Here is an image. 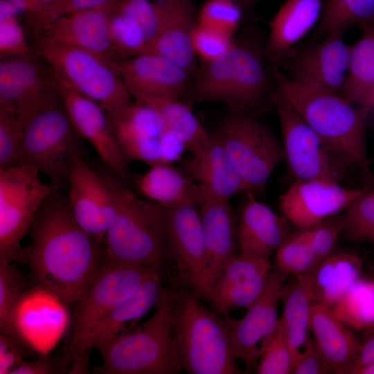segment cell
Segmentation results:
<instances>
[{
  "label": "cell",
  "mask_w": 374,
  "mask_h": 374,
  "mask_svg": "<svg viewBox=\"0 0 374 374\" xmlns=\"http://www.w3.org/2000/svg\"><path fill=\"white\" fill-rule=\"evenodd\" d=\"M28 233L31 244L26 263L36 285L66 304L75 303L103 260V244L78 225L60 189L43 202Z\"/></svg>",
  "instance_id": "cell-1"
},
{
  "label": "cell",
  "mask_w": 374,
  "mask_h": 374,
  "mask_svg": "<svg viewBox=\"0 0 374 374\" xmlns=\"http://www.w3.org/2000/svg\"><path fill=\"white\" fill-rule=\"evenodd\" d=\"M276 91L298 112L328 145L374 184L366 142L369 110L349 102L341 95L312 89L274 71Z\"/></svg>",
  "instance_id": "cell-2"
},
{
  "label": "cell",
  "mask_w": 374,
  "mask_h": 374,
  "mask_svg": "<svg viewBox=\"0 0 374 374\" xmlns=\"http://www.w3.org/2000/svg\"><path fill=\"white\" fill-rule=\"evenodd\" d=\"M265 57L257 38L242 36L223 55L203 63L189 89L190 99L223 103L231 111L257 110L271 87Z\"/></svg>",
  "instance_id": "cell-3"
},
{
  "label": "cell",
  "mask_w": 374,
  "mask_h": 374,
  "mask_svg": "<svg viewBox=\"0 0 374 374\" xmlns=\"http://www.w3.org/2000/svg\"><path fill=\"white\" fill-rule=\"evenodd\" d=\"M181 285L172 289V328L182 368L190 374H238L226 319Z\"/></svg>",
  "instance_id": "cell-4"
},
{
  "label": "cell",
  "mask_w": 374,
  "mask_h": 374,
  "mask_svg": "<svg viewBox=\"0 0 374 374\" xmlns=\"http://www.w3.org/2000/svg\"><path fill=\"white\" fill-rule=\"evenodd\" d=\"M117 199L116 215L103 241L105 255L128 265L152 267L167 256L163 217L166 208L133 193L107 168L98 170Z\"/></svg>",
  "instance_id": "cell-5"
},
{
  "label": "cell",
  "mask_w": 374,
  "mask_h": 374,
  "mask_svg": "<svg viewBox=\"0 0 374 374\" xmlns=\"http://www.w3.org/2000/svg\"><path fill=\"white\" fill-rule=\"evenodd\" d=\"M172 292L165 289L147 321L96 348L103 364L94 373L175 374L183 369L172 328Z\"/></svg>",
  "instance_id": "cell-6"
},
{
  "label": "cell",
  "mask_w": 374,
  "mask_h": 374,
  "mask_svg": "<svg viewBox=\"0 0 374 374\" xmlns=\"http://www.w3.org/2000/svg\"><path fill=\"white\" fill-rule=\"evenodd\" d=\"M84 139L63 103L42 111L25 125L13 166L35 168L48 177L54 189L68 188L73 166L86 155Z\"/></svg>",
  "instance_id": "cell-7"
},
{
  "label": "cell",
  "mask_w": 374,
  "mask_h": 374,
  "mask_svg": "<svg viewBox=\"0 0 374 374\" xmlns=\"http://www.w3.org/2000/svg\"><path fill=\"white\" fill-rule=\"evenodd\" d=\"M37 53L53 69L58 80L99 104L106 113L121 109L132 97L109 58L84 49L37 37Z\"/></svg>",
  "instance_id": "cell-8"
},
{
  "label": "cell",
  "mask_w": 374,
  "mask_h": 374,
  "mask_svg": "<svg viewBox=\"0 0 374 374\" xmlns=\"http://www.w3.org/2000/svg\"><path fill=\"white\" fill-rule=\"evenodd\" d=\"M213 134L228 153L248 193L262 189L284 161L282 142L249 112L231 111Z\"/></svg>",
  "instance_id": "cell-9"
},
{
  "label": "cell",
  "mask_w": 374,
  "mask_h": 374,
  "mask_svg": "<svg viewBox=\"0 0 374 374\" xmlns=\"http://www.w3.org/2000/svg\"><path fill=\"white\" fill-rule=\"evenodd\" d=\"M32 166L0 170V262L26 263L21 243L43 202L54 189Z\"/></svg>",
  "instance_id": "cell-10"
},
{
  "label": "cell",
  "mask_w": 374,
  "mask_h": 374,
  "mask_svg": "<svg viewBox=\"0 0 374 374\" xmlns=\"http://www.w3.org/2000/svg\"><path fill=\"white\" fill-rule=\"evenodd\" d=\"M271 99L279 118L284 161L295 180L325 179L341 183L352 165L276 91Z\"/></svg>",
  "instance_id": "cell-11"
},
{
  "label": "cell",
  "mask_w": 374,
  "mask_h": 374,
  "mask_svg": "<svg viewBox=\"0 0 374 374\" xmlns=\"http://www.w3.org/2000/svg\"><path fill=\"white\" fill-rule=\"evenodd\" d=\"M155 266L119 264L105 253L93 278L75 303L64 355L116 305L134 293Z\"/></svg>",
  "instance_id": "cell-12"
},
{
  "label": "cell",
  "mask_w": 374,
  "mask_h": 374,
  "mask_svg": "<svg viewBox=\"0 0 374 374\" xmlns=\"http://www.w3.org/2000/svg\"><path fill=\"white\" fill-rule=\"evenodd\" d=\"M106 114L112 132L129 159L152 166L170 163L181 157L179 141L152 107L134 100Z\"/></svg>",
  "instance_id": "cell-13"
},
{
  "label": "cell",
  "mask_w": 374,
  "mask_h": 374,
  "mask_svg": "<svg viewBox=\"0 0 374 374\" xmlns=\"http://www.w3.org/2000/svg\"><path fill=\"white\" fill-rule=\"evenodd\" d=\"M163 279L162 264L157 265L134 293L116 305L64 355L65 361L71 363L69 373H87L89 355L93 348L135 327L161 297L165 290Z\"/></svg>",
  "instance_id": "cell-14"
},
{
  "label": "cell",
  "mask_w": 374,
  "mask_h": 374,
  "mask_svg": "<svg viewBox=\"0 0 374 374\" xmlns=\"http://www.w3.org/2000/svg\"><path fill=\"white\" fill-rule=\"evenodd\" d=\"M66 304L53 292L35 285L25 291L12 311V333L31 350L47 355L69 327Z\"/></svg>",
  "instance_id": "cell-15"
},
{
  "label": "cell",
  "mask_w": 374,
  "mask_h": 374,
  "mask_svg": "<svg viewBox=\"0 0 374 374\" xmlns=\"http://www.w3.org/2000/svg\"><path fill=\"white\" fill-rule=\"evenodd\" d=\"M368 188H349L325 179L295 180L279 197L283 216L298 229H308L339 213Z\"/></svg>",
  "instance_id": "cell-16"
},
{
  "label": "cell",
  "mask_w": 374,
  "mask_h": 374,
  "mask_svg": "<svg viewBox=\"0 0 374 374\" xmlns=\"http://www.w3.org/2000/svg\"><path fill=\"white\" fill-rule=\"evenodd\" d=\"M68 189L67 198L76 222L103 244L117 210L114 189L82 157L78 158L73 166Z\"/></svg>",
  "instance_id": "cell-17"
},
{
  "label": "cell",
  "mask_w": 374,
  "mask_h": 374,
  "mask_svg": "<svg viewBox=\"0 0 374 374\" xmlns=\"http://www.w3.org/2000/svg\"><path fill=\"white\" fill-rule=\"evenodd\" d=\"M9 60L14 80L4 92L0 108L13 111L25 127L38 113L63 103L60 82L39 55Z\"/></svg>",
  "instance_id": "cell-18"
},
{
  "label": "cell",
  "mask_w": 374,
  "mask_h": 374,
  "mask_svg": "<svg viewBox=\"0 0 374 374\" xmlns=\"http://www.w3.org/2000/svg\"><path fill=\"white\" fill-rule=\"evenodd\" d=\"M287 275L272 269L267 283L240 319H226L233 356L247 371L258 361L261 342L276 327L278 305Z\"/></svg>",
  "instance_id": "cell-19"
},
{
  "label": "cell",
  "mask_w": 374,
  "mask_h": 374,
  "mask_svg": "<svg viewBox=\"0 0 374 374\" xmlns=\"http://www.w3.org/2000/svg\"><path fill=\"white\" fill-rule=\"evenodd\" d=\"M60 82V81H59ZM63 105L81 136L95 149L105 167L125 186L133 183L128 161L102 107L61 83Z\"/></svg>",
  "instance_id": "cell-20"
},
{
  "label": "cell",
  "mask_w": 374,
  "mask_h": 374,
  "mask_svg": "<svg viewBox=\"0 0 374 374\" xmlns=\"http://www.w3.org/2000/svg\"><path fill=\"white\" fill-rule=\"evenodd\" d=\"M163 226L167 255L174 261L181 285L199 294L205 260L199 211L195 206L166 208Z\"/></svg>",
  "instance_id": "cell-21"
},
{
  "label": "cell",
  "mask_w": 374,
  "mask_h": 374,
  "mask_svg": "<svg viewBox=\"0 0 374 374\" xmlns=\"http://www.w3.org/2000/svg\"><path fill=\"white\" fill-rule=\"evenodd\" d=\"M350 53L344 32L330 33L294 58L289 67L290 80L312 89L341 95Z\"/></svg>",
  "instance_id": "cell-22"
},
{
  "label": "cell",
  "mask_w": 374,
  "mask_h": 374,
  "mask_svg": "<svg viewBox=\"0 0 374 374\" xmlns=\"http://www.w3.org/2000/svg\"><path fill=\"white\" fill-rule=\"evenodd\" d=\"M271 270L269 258L240 251L224 265L204 298L224 316L235 308L247 309L262 291Z\"/></svg>",
  "instance_id": "cell-23"
},
{
  "label": "cell",
  "mask_w": 374,
  "mask_h": 374,
  "mask_svg": "<svg viewBox=\"0 0 374 374\" xmlns=\"http://www.w3.org/2000/svg\"><path fill=\"white\" fill-rule=\"evenodd\" d=\"M117 67L134 100L148 97L179 98L189 86L190 73L151 51L121 60Z\"/></svg>",
  "instance_id": "cell-24"
},
{
  "label": "cell",
  "mask_w": 374,
  "mask_h": 374,
  "mask_svg": "<svg viewBox=\"0 0 374 374\" xmlns=\"http://www.w3.org/2000/svg\"><path fill=\"white\" fill-rule=\"evenodd\" d=\"M116 4L65 15L44 26L36 35L98 53L118 63L109 30Z\"/></svg>",
  "instance_id": "cell-25"
},
{
  "label": "cell",
  "mask_w": 374,
  "mask_h": 374,
  "mask_svg": "<svg viewBox=\"0 0 374 374\" xmlns=\"http://www.w3.org/2000/svg\"><path fill=\"white\" fill-rule=\"evenodd\" d=\"M205 260L199 296L203 298L224 265L237 253L235 216L230 200L206 199L199 206Z\"/></svg>",
  "instance_id": "cell-26"
},
{
  "label": "cell",
  "mask_w": 374,
  "mask_h": 374,
  "mask_svg": "<svg viewBox=\"0 0 374 374\" xmlns=\"http://www.w3.org/2000/svg\"><path fill=\"white\" fill-rule=\"evenodd\" d=\"M186 165L205 199L230 200L239 193L249 192L228 153L213 134L207 144L192 154Z\"/></svg>",
  "instance_id": "cell-27"
},
{
  "label": "cell",
  "mask_w": 374,
  "mask_h": 374,
  "mask_svg": "<svg viewBox=\"0 0 374 374\" xmlns=\"http://www.w3.org/2000/svg\"><path fill=\"white\" fill-rule=\"evenodd\" d=\"M236 226L240 252L269 258L290 233L289 222L247 193Z\"/></svg>",
  "instance_id": "cell-28"
},
{
  "label": "cell",
  "mask_w": 374,
  "mask_h": 374,
  "mask_svg": "<svg viewBox=\"0 0 374 374\" xmlns=\"http://www.w3.org/2000/svg\"><path fill=\"white\" fill-rule=\"evenodd\" d=\"M310 331L331 373H348L357 357L361 341L353 330L337 319L332 306L313 303Z\"/></svg>",
  "instance_id": "cell-29"
},
{
  "label": "cell",
  "mask_w": 374,
  "mask_h": 374,
  "mask_svg": "<svg viewBox=\"0 0 374 374\" xmlns=\"http://www.w3.org/2000/svg\"><path fill=\"white\" fill-rule=\"evenodd\" d=\"M197 17L190 0H165V10L151 52L159 54L191 73L195 66L192 37Z\"/></svg>",
  "instance_id": "cell-30"
},
{
  "label": "cell",
  "mask_w": 374,
  "mask_h": 374,
  "mask_svg": "<svg viewBox=\"0 0 374 374\" xmlns=\"http://www.w3.org/2000/svg\"><path fill=\"white\" fill-rule=\"evenodd\" d=\"M323 0H286L269 23L265 56L276 62L303 37L319 20Z\"/></svg>",
  "instance_id": "cell-31"
},
{
  "label": "cell",
  "mask_w": 374,
  "mask_h": 374,
  "mask_svg": "<svg viewBox=\"0 0 374 374\" xmlns=\"http://www.w3.org/2000/svg\"><path fill=\"white\" fill-rule=\"evenodd\" d=\"M133 183L148 199L165 208L200 206L205 199L192 178L170 163L150 166L144 174L133 179Z\"/></svg>",
  "instance_id": "cell-32"
},
{
  "label": "cell",
  "mask_w": 374,
  "mask_h": 374,
  "mask_svg": "<svg viewBox=\"0 0 374 374\" xmlns=\"http://www.w3.org/2000/svg\"><path fill=\"white\" fill-rule=\"evenodd\" d=\"M363 259L355 253H331L308 273L314 302L335 305L362 276Z\"/></svg>",
  "instance_id": "cell-33"
},
{
  "label": "cell",
  "mask_w": 374,
  "mask_h": 374,
  "mask_svg": "<svg viewBox=\"0 0 374 374\" xmlns=\"http://www.w3.org/2000/svg\"><path fill=\"white\" fill-rule=\"evenodd\" d=\"M280 301L283 314L279 322L294 355V359L309 338L313 303L308 273L295 276L285 285Z\"/></svg>",
  "instance_id": "cell-34"
},
{
  "label": "cell",
  "mask_w": 374,
  "mask_h": 374,
  "mask_svg": "<svg viewBox=\"0 0 374 374\" xmlns=\"http://www.w3.org/2000/svg\"><path fill=\"white\" fill-rule=\"evenodd\" d=\"M146 104L161 116L168 130L181 142L185 150L194 154L209 141L208 133L192 112L179 98L148 97L136 100Z\"/></svg>",
  "instance_id": "cell-35"
},
{
  "label": "cell",
  "mask_w": 374,
  "mask_h": 374,
  "mask_svg": "<svg viewBox=\"0 0 374 374\" xmlns=\"http://www.w3.org/2000/svg\"><path fill=\"white\" fill-rule=\"evenodd\" d=\"M361 38L350 46V61L341 95L357 105L374 89V21L362 27Z\"/></svg>",
  "instance_id": "cell-36"
},
{
  "label": "cell",
  "mask_w": 374,
  "mask_h": 374,
  "mask_svg": "<svg viewBox=\"0 0 374 374\" xmlns=\"http://www.w3.org/2000/svg\"><path fill=\"white\" fill-rule=\"evenodd\" d=\"M334 314L353 330L374 328V280L361 276L332 306Z\"/></svg>",
  "instance_id": "cell-37"
},
{
  "label": "cell",
  "mask_w": 374,
  "mask_h": 374,
  "mask_svg": "<svg viewBox=\"0 0 374 374\" xmlns=\"http://www.w3.org/2000/svg\"><path fill=\"white\" fill-rule=\"evenodd\" d=\"M373 21L374 0H326L316 36L344 32L353 26L362 27Z\"/></svg>",
  "instance_id": "cell-38"
},
{
  "label": "cell",
  "mask_w": 374,
  "mask_h": 374,
  "mask_svg": "<svg viewBox=\"0 0 374 374\" xmlns=\"http://www.w3.org/2000/svg\"><path fill=\"white\" fill-rule=\"evenodd\" d=\"M275 252V267L287 276L309 273L319 263L305 229L290 233Z\"/></svg>",
  "instance_id": "cell-39"
},
{
  "label": "cell",
  "mask_w": 374,
  "mask_h": 374,
  "mask_svg": "<svg viewBox=\"0 0 374 374\" xmlns=\"http://www.w3.org/2000/svg\"><path fill=\"white\" fill-rule=\"evenodd\" d=\"M165 0H121L115 11L133 24L151 44L159 33Z\"/></svg>",
  "instance_id": "cell-40"
},
{
  "label": "cell",
  "mask_w": 374,
  "mask_h": 374,
  "mask_svg": "<svg viewBox=\"0 0 374 374\" xmlns=\"http://www.w3.org/2000/svg\"><path fill=\"white\" fill-rule=\"evenodd\" d=\"M258 362V374L292 373L294 355L279 321L273 332L261 342Z\"/></svg>",
  "instance_id": "cell-41"
},
{
  "label": "cell",
  "mask_w": 374,
  "mask_h": 374,
  "mask_svg": "<svg viewBox=\"0 0 374 374\" xmlns=\"http://www.w3.org/2000/svg\"><path fill=\"white\" fill-rule=\"evenodd\" d=\"M344 233L355 242H374V188L355 199L344 211Z\"/></svg>",
  "instance_id": "cell-42"
},
{
  "label": "cell",
  "mask_w": 374,
  "mask_h": 374,
  "mask_svg": "<svg viewBox=\"0 0 374 374\" xmlns=\"http://www.w3.org/2000/svg\"><path fill=\"white\" fill-rule=\"evenodd\" d=\"M24 277L12 262H0V332L13 334L11 316L25 292Z\"/></svg>",
  "instance_id": "cell-43"
},
{
  "label": "cell",
  "mask_w": 374,
  "mask_h": 374,
  "mask_svg": "<svg viewBox=\"0 0 374 374\" xmlns=\"http://www.w3.org/2000/svg\"><path fill=\"white\" fill-rule=\"evenodd\" d=\"M109 30L118 62L120 57L127 59L151 51L149 42L139 29L115 10L111 17Z\"/></svg>",
  "instance_id": "cell-44"
},
{
  "label": "cell",
  "mask_w": 374,
  "mask_h": 374,
  "mask_svg": "<svg viewBox=\"0 0 374 374\" xmlns=\"http://www.w3.org/2000/svg\"><path fill=\"white\" fill-rule=\"evenodd\" d=\"M121 0H56L41 6L27 15L33 33L39 30L52 21L83 10L116 4Z\"/></svg>",
  "instance_id": "cell-45"
},
{
  "label": "cell",
  "mask_w": 374,
  "mask_h": 374,
  "mask_svg": "<svg viewBox=\"0 0 374 374\" xmlns=\"http://www.w3.org/2000/svg\"><path fill=\"white\" fill-rule=\"evenodd\" d=\"M242 19L241 8L235 0H207L197 17V23L231 35Z\"/></svg>",
  "instance_id": "cell-46"
},
{
  "label": "cell",
  "mask_w": 374,
  "mask_h": 374,
  "mask_svg": "<svg viewBox=\"0 0 374 374\" xmlns=\"http://www.w3.org/2000/svg\"><path fill=\"white\" fill-rule=\"evenodd\" d=\"M192 43L196 57L203 63L215 60L226 53L233 46V35L222 30L197 23Z\"/></svg>",
  "instance_id": "cell-47"
},
{
  "label": "cell",
  "mask_w": 374,
  "mask_h": 374,
  "mask_svg": "<svg viewBox=\"0 0 374 374\" xmlns=\"http://www.w3.org/2000/svg\"><path fill=\"white\" fill-rule=\"evenodd\" d=\"M24 125L12 110L0 108V170L13 166Z\"/></svg>",
  "instance_id": "cell-48"
},
{
  "label": "cell",
  "mask_w": 374,
  "mask_h": 374,
  "mask_svg": "<svg viewBox=\"0 0 374 374\" xmlns=\"http://www.w3.org/2000/svg\"><path fill=\"white\" fill-rule=\"evenodd\" d=\"M344 215L339 213L305 229L319 262L332 253L336 241L340 234L344 233Z\"/></svg>",
  "instance_id": "cell-49"
},
{
  "label": "cell",
  "mask_w": 374,
  "mask_h": 374,
  "mask_svg": "<svg viewBox=\"0 0 374 374\" xmlns=\"http://www.w3.org/2000/svg\"><path fill=\"white\" fill-rule=\"evenodd\" d=\"M0 55L1 58H16L30 55L25 31L18 18L0 20Z\"/></svg>",
  "instance_id": "cell-50"
},
{
  "label": "cell",
  "mask_w": 374,
  "mask_h": 374,
  "mask_svg": "<svg viewBox=\"0 0 374 374\" xmlns=\"http://www.w3.org/2000/svg\"><path fill=\"white\" fill-rule=\"evenodd\" d=\"M27 349L30 348L16 335L0 332V374H10L19 366Z\"/></svg>",
  "instance_id": "cell-51"
},
{
  "label": "cell",
  "mask_w": 374,
  "mask_h": 374,
  "mask_svg": "<svg viewBox=\"0 0 374 374\" xmlns=\"http://www.w3.org/2000/svg\"><path fill=\"white\" fill-rule=\"evenodd\" d=\"M331 373L313 339L310 337L295 357L294 374H326Z\"/></svg>",
  "instance_id": "cell-52"
},
{
  "label": "cell",
  "mask_w": 374,
  "mask_h": 374,
  "mask_svg": "<svg viewBox=\"0 0 374 374\" xmlns=\"http://www.w3.org/2000/svg\"><path fill=\"white\" fill-rule=\"evenodd\" d=\"M68 364L63 357L40 355L35 360H24L10 374H57L64 372Z\"/></svg>",
  "instance_id": "cell-53"
},
{
  "label": "cell",
  "mask_w": 374,
  "mask_h": 374,
  "mask_svg": "<svg viewBox=\"0 0 374 374\" xmlns=\"http://www.w3.org/2000/svg\"><path fill=\"white\" fill-rule=\"evenodd\" d=\"M37 9L33 0H1L0 20L10 17L18 18L21 14H30Z\"/></svg>",
  "instance_id": "cell-54"
},
{
  "label": "cell",
  "mask_w": 374,
  "mask_h": 374,
  "mask_svg": "<svg viewBox=\"0 0 374 374\" xmlns=\"http://www.w3.org/2000/svg\"><path fill=\"white\" fill-rule=\"evenodd\" d=\"M373 361H374V328L366 332V337L361 342L357 357L351 368Z\"/></svg>",
  "instance_id": "cell-55"
},
{
  "label": "cell",
  "mask_w": 374,
  "mask_h": 374,
  "mask_svg": "<svg viewBox=\"0 0 374 374\" xmlns=\"http://www.w3.org/2000/svg\"><path fill=\"white\" fill-rule=\"evenodd\" d=\"M348 373L374 374V361L359 366H353L350 368Z\"/></svg>",
  "instance_id": "cell-56"
},
{
  "label": "cell",
  "mask_w": 374,
  "mask_h": 374,
  "mask_svg": "<svg viewBox=\"0 0 374 374\" xmlns=\"http://www.w3.org/2000/svg\"><path fill=\"white\" fill-rule=\"evenodd\" d=\"M359 105H362L368 110L374 107V89H372L363 99Z\"/></svg>",
  "instance_id": "cell-57"
},
{
  "label": "cell",
  "mask_w": 374,
  "mask_h": 374,
  "mask_svg": "<svg viewBox=\"0 0 374 374\" xmlns=\"http://www.w3.org/2000/svg\"><path fill=\"white\" fill-rule=\"evenodd\" d=\"M35 3L37 5V9L39 8L41 6H45L46 4H48L51 2H53L56 0H33ZM36 9V10H37Z\"/></svg>",
  "instance_id": "cell-58"
},
{
  "label": "cell",
  "mask_w": 374,
  "mask_h": 374,
  "mask_svg": "<svg viewBox=\"0 0 374 374\" xmlns=\"http://www.w3.org/2000/svg\"><path fill=\"white\" fill-rule=\"evenodd\" d=\"M244 2H245L246 3H251L254 0H242Z\"/></svg>",
  "instance_id": "cell-59"
}]
</instances>
